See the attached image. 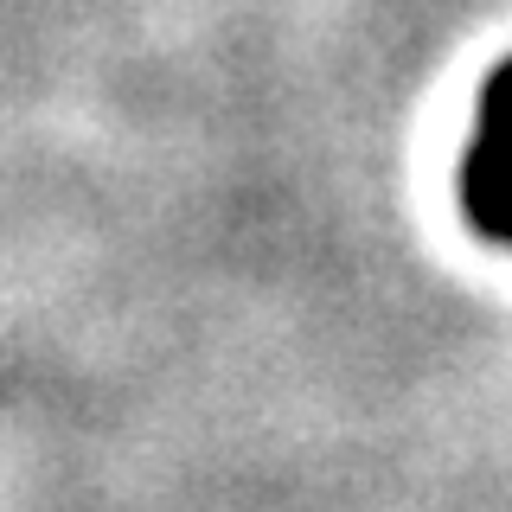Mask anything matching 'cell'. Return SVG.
<instances>
[{
	"instance_id": "obj_1",
	"label": "cell",
	"mask_w": 512,
	"mask_h": 512,
	"mask_svg": "<svg viewBox=\"0 0 512 512\" xmlns=\"http://www.w3.org/2000/svg\"><path fill=\"white\" fill-rule=\"evenodd\" d=\"M455 199H461V218L474 224V237L512 250V58L480 90L474 141L455 173Z\"/></svg>"
}]
</instances>
